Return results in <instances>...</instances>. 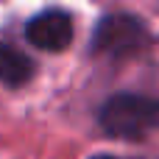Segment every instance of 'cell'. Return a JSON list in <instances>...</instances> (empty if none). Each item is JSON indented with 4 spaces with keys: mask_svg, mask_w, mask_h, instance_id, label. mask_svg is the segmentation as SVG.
Returning a JSON list of instances; mask_svg holds the SVG:
<instances>
[{
    "mask_svg": "<svg viewBox=\"0 0 159 159\" xmlns=\"http://www.w3.org/2000/svg\"><path fill=\"white\" fill-rule=\"evenodd\" d=\"M89 159H117V157H112V154H95V157H89Z\"/></svg>",
    "mask_w": 159,
    "mask_h": 159,
    "instance_id": "5b68a950",
    "label": "cell"
},
{
    "mask_svg": "<svg viewBox=\"0 0 159 159\" xmlns=\"http://www.w3.org/2000/svg\"><path fill=\"white\" fill-rule=\"evenodd\" d=\"M98 123L109 137L117 140H145L151 131L159 129V98L137 95V92H120L112 95L101 112Z\"/></svg>",
    "mask_w": 159,
    "mask_h": 159,
    "instance_id": "6da1fadb",
    "label": "cell"
},
{
    "mask_svg": "<svg viewBox=\"0 0 159 159\" xmlns=\"http://www.w3.org/2000/svg\"><path fill=\"white\" fill-rule=\"evenodd\" d=\"M25 36H28V42L34 48L59 53V50H64L73 42V17L67 11H61V8L39 11L36 17L28 20Z\"/></svg>",
    "mask_w": 159,
    "mask_h": 159,
    "instance_id": "3957f363",
    "label": "cell"
},
{
    "mask_svg": "<svg viewBox=\"0 0 159 159\" xmlns=\"http://www.w3.org/2000/svg\"><path fill=\"white\" fill-rule=\"evenodd\" d=\"M34 75V61L14 45L0 42V81L6 87H20Z\"/></svg>",
    "mask_w": 159,
    "mask_h": 159,
    "instance_id": "277c9868",
    "label": "cell"
},
{
    "mask_svg": "<svg viewBox=\"0 0 159 159\" xmlns=\"http://www.w3.org/2000/svg\"><path fill=\"white\" fill-rule=\"evenodd\" d=\"M148 42H151L148 25L134 14H106L92 34V50L112 59L131 56L143 50Z\"/></svg>",
    "mask_w": 159,
    "mask_h": 159,
    "instance_id": "7a4b0ae2",
    "label": "cell"
}]
</instances>
